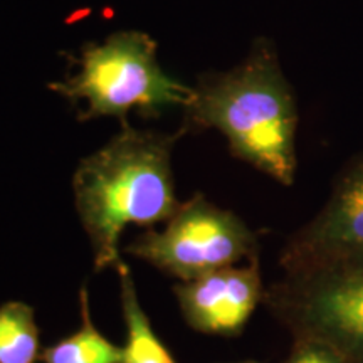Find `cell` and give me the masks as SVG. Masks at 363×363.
Returning a JSON list of instances; mask_svg holds the SVG:
<instances>
[{"mask_svg":"<svg viewBox=\"0 0 363 363\" xmlns=\"http://www.w3.org/2000/svg\"><path fill=\"white\" fill-rule=\"evenodd\" d=\"M182 110V133L220 131L235 158L286 187L293 185L296 98L269 39L254 40L247 57L233 69L199 76Z\"/></svg>","mask_w":363,"mask_h":363,"instance_id":"6da1fadb","label":"cell"},{"mask_svg":"<svg viewBox=\"0 0 363 363\" xmlns=\"http://www.w3.org/2000/svg\"><path fill=\"white\" fill-rule=\"evenodd\" d=\"M182 135L136 130L125 121L120 133L79 162L72 192L96 271L121 261L118 247L130 224L152 227L177 212L172 150Z\"/></svg>","mask_w":363,"mask_h":363,"instance_id":"7a4b0ae2","label":"cell"},{"mask_svg":"<svg viewBox=\"0 0 363 363\" xmlns=\"http://www.w3.org/2000/svg\"><path fill=\"white\" fill-rule=\"evenodd\" d=\"M157 49L148 34L120 30L103 43L84 44L76 59L79 69L49 88L76 108L79 121L115 116L125 123L130 111L147 120L158 118L184 106L190 86L162 69Z\"/></svg>","mask_w":363,"mask_h":363,"instance_id":"3957f363","label":"cell"},{"mask_svg":"<svg viewBox=\"0 0 363 363\" xmlns=\"http://www.w3.org/2000/svg\"><path fill=\"white\" fill-rule=\"evenodd\" d=\"M298 343L320 345L343 363H363V261L293 272L266 296Z\"/></svg>","mask_w":363,"mask_h":363,"instance_id":"277c9868","label":"cell"},{"mask_svg":"<svg viewBox=\"0 0 363 363\" xmlns=\"http://www.w3.org/2000/svg\"><path fill=\"white\" fill-rule=\"evenodd\" d=\"M257 240L234 212L195 194L180 203L163 230H145L125 251L182 281L256 257Z\"/></svg>","mask_w":363,"mask_h":363,"instance_id":"5b68a950","label":"cell"},{"mask_svg":"<svg viewBox=\"0 0 363 363\" xmlns=\"http://www.w3.org/2000/svg\"><path fill=\"white\" fill-rule=\"evenodd\" d=\"M363 261V155L342 172L323 211L286 244L284 269L311 271Z\"/></svg>","mask_w":363,"mask_h":363,"instance_id":"8992f818","label":"cell"},{"mask_svg":"<svg viewBox=\"0 0 363 363\" xmlns=\"http://www.w3.org/2000/svg\"><path fill=\"white\" fill-rule=\"evenodd\" d=\"M182 315L194 330L235 337L262 298L257 259L244 267L227 266L174 288Z\"/></svg>","mask_w":363,"mask_h":363,"instance_id":"52a82bcc","label":"cell"},{"mask_svg":"<svg viewBox=\"0 0 363 363\" xmlns=\"http://www.w3.org/2000/svg\"><path fill=\"white\" fill-rule=\"evenodd\" d=\"M115 269L120 276L121 308L126 325V345L121 363H177L169 348L152 330L147 313L142 310L130 267L120 261Z\"/></svg>","mask_w":363,"mask_h":363,"instance_id":"ba28073f","label":"cell"},{"mask_svg":"<svg viewBox=\"0 0 363 363\" xmlns=\"http://www.w3.org/2000/svg\"><path fill=\"white\" fill-rule=\"evenodd\" d=\"M81 328L69 337L44 348L40 353L43 363H121L123 347H116L98 331L91 320L89 294L86 288L79 291Z\"/></svg>","mask_w":363,"mask_h":363,"instance_id":"9c48e42d","label":"cell"},{"mask_svg":"<svg viewBox=\"0 0 363 363\" xmlns=\"http://www.w3.org/2000/svg\"><path fill=\"white\" fill-rule=\"evenodd\" d=\"M39 326L33 306L22 301L0 305V363H35L40 360Z\"/></svg>","mask_w":363,"mask_h":363,"instance_id":"30bf717a","label":"cell"},{"mask_svg":"<svg viewBox=\"0 0 363 363\" xmlns=\"http://www.w3.org/2000/svg\"><path fill=\"white\" fill-rule=\"evenodd\" d=\"M286 363H343L340 358L320 345L296 343L293 355Z\"/></svg>","mask_w":363,"mask_h":363,"instance_id":"8fae6325","label":"cell"},{"mask_svg":"<svg viewBox=\"0 0 363 363\" xmlns=\"http://www.w3.org/2000/svg\"><path fill=\"white\" fill-rule=\"evenodd\" d=\"M242 363H257V362H242Z\"/></svg>","mask_w":363,"mask_h":363,"instance_id":"7c38bea8","label":"cell"}]
</instances>
